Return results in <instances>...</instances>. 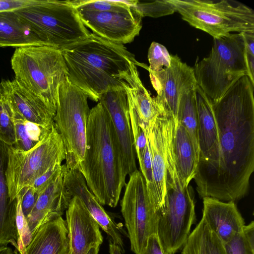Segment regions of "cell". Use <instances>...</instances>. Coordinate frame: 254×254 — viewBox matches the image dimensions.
Here are the masks:
<instances>
[{"label": "cell", "instance_id": "1", "mask_svg": "<svg viewBox=\"0 0 254 254\" xmlns=\"http://www.w3.org/2000/svg\"><path fill=\"white\" fill-rule=\"evenodd\" d=\"M254 84L245 75L213 103L218 130L215 169L199 195L238 201L248 192L254 170Z\"/></svg>", "mask_w": 254, "mask_h": 254}, {"label": "cell", "instance_id": "2", "mask_svg": "<svg viewBox=\"0 0 254 254\" xmlns=\"http://www.w3.org/2000/svg\"><path fill=\"white\" fill-rule=\"evenodd\" d=\"M61 51L69 81L95 102L108 90L124 87L123 76L131 63L139 64L123 44L93 33Z\"/></svg>", "mask_w": 254, "mask_h": 254}, {"label": "cell", "instance_id": "3", "mask_svg": "<svg viewBox=\"0 0 254 254\" xmlns=\"http://www.w3.org/2000/svg\"><path fill=\"white\" fill-rule=\"evenodd\" d=\"M78 170L102 205H118L127 175L110 116L100 102L90 111L86 149Z\"/></svg>", "mask_w": 254, "mask_h": 254}, {"label": "cell", "instance_id": "4", "mask_svg": "<svg viewBox=\"0 0 254 254\" xmlns=\"http://www.w3.org/2000/svg\"><path fill=\"white\" fill-rule=\"evenodd\" d=\"M195 220L193 196L189 187L181 185L171 141L167 152L166 193L157 220V234L167 254H175L183 248Z\"/></svg>", "mask_w": 254, "mask_h": 254}, {"label": "cell", "instance_id": "5", "mask_svg": "<svg viewBox=\"0 0 254 254\" xmlns=\"http://www.w3.org/2000/svg\"><path fill=\"white\" fill-rule=\"evenodd\" d=\"M10 62L15 78L56 114L59 86L67 76L61 50L47 46L17 48Z\"/></svg>", "mask_w": 254, "mask_h": 254}, {"label": "cell", "instance_id": "6", "mask_svg": "<svg viewBox=\"0 0 254 254\" xmlns=\"http://www.w3.org/2000/svg\"><path fill=\"white\" fill-rule=\"evenodd\" d=\"M193 69L197 85L213 102L218 100L248 74L243 33L214 39L209 55L196 63Z\"/></svg>", "mask_w": 254, "mask_h": 254}, {"label": "cell", "instance_id": "7", "mask_svg": "<svg viewBox=\"0 0 254 254\" xmlns=\"http://www.w3.org/2000/svg\"><path fill=\"white\" fill-rule=\"evenodd\" d=\"M14 12L47 46L61 50L91 34L70 0H39Z\"/></svg>", "mask_w": 254, "mask_h": 254}, {"label": "cell", "instance_id": "8", "mask_svg": "<svg viewBox=\"0 0 254 254\" xmlns=\"http://www.w3.org/2000/svg\"><path fill=\"white\" fill-rule=\"evenodd\" d=\"M173 10L213 39L231 32H254V11L234 0H166Z\"/></svg>", "mask_w": 254, "mask_h": 254}, {"label": "cell", "instance_id": "9", "mask_svg": "<svg viewBox=\"0 0 254 254\" xmlns=\"http://www.w3.org/2000/svg\"><path fill=\"white\" fill-rule=\"evenodd\" d=\"M88 98L67 76L59 86L54 122L64 146L67 169L78 170L84 158L90 111Z\"/></svg>", "mask_w": 254, "mask_h": 254}, {"label": "cell", "instance_id": "10", "mask_svg": "<svg viewBox=\"0 0 254 254\" xmlns=\"http://www.w3.org/2000/svg\"><path fill=\"white\" fill-rule=\"evenodd\" d=\"M65 160L62 138L54 125L48 133L33 148L23 151L8 146L5 176L9 195L13 200L25 187L49 169Z\"/></svg>", "mask_w": 254, "mask_h": 254}, {"label": "cell", "instance_id": "11", "mask_svg": "<svg viewBox=\"0 0 254 254\" xmlns=\"http://www.w3.org/2000/svg\"><path fill=\"white\" fill-rule=\"evenodd\" d=\"M129 176L121 202V212L130 249L135 254H140L148 237L157 233V211L149 198L141 173L136 169Z\"/></svg>", "mask_w": 254, "mask_h": 254}, {"label": "cell", "instance_id": "12", "mask_svg": "<svg viewBox=\"0 0 254 254\" xmlns=\"http://www.w3.org/2000/svg\"><path fill=\"white\" fill-rule=\"evenodd\" d=\"M125 0L120 6L109 10L96 11L74 7L79 17L93 33L105 40L121 44L133 41L142 27L140 14Z\"/></svg>", "mask_w": 254, "mask_h": 254}, {"label": "cell", "instance_id": "13", "mask_svg": "<svg viewBox=\"0 0 254 254\" xmlns=\"http://www.w3.org/2000/svg\"><path fill=\"white\" fill-rule=\"evenodd\" d=\"M177 120L162 105L153 122L145 129L150 152L157 211L163 205L166 193L167 152Z\"/></svg>", "mask_w": 254, "mask_h": 254}, {"label": "cell", "instance_id": "14", "mask_svg": "<svg viewBox=\"0 0 254 254\" xmlns=\"http://www.w3.org/2000/svg\"><path fill=\"white\" fill-rule=\"evenodd\" d=\"M148 71L157 94L156 98L177 120L181 97L197 86L193 68L182 62L178 56L171 55L169 67L158 72Z\"/></svg>", "mask_w": 254, "mask_h": 254}, {"label": "cell", "instance_id": "15", "mask_svg": "<svg viewBox=\"0 0 254 254\" xmlns=\"http://www.w3.org/2000/svg\"><path fill=\"white\" fill-rule=\"evenodd\" d=\"M99 102L107 110L119 144L125 170L130 175L137 169L136 152L127 93L124 87L108 90Z\"/></svg>", "mask_w": 254, "mask_h": 254}, {"label": "cell", "instance_id": "16", "mask_svg": "<svg viewBox=\"0 0 254 254\" xmlns=\"http://www.w3.org/2000/svg\"><path fill=\"white\" fill-rule=\"evenodd\" d=\"M65 221L70 254H87L92 247L102 244L100 227L79 197L71 198Z\"/></svg>", "mask_w": 254, "mask_h": 254}, {"label": "cell", "instance_id": "17", "mask_svg": "<svg viewBox=\"0 0 254 254\" xmlns=\"http://www.w3.org/2000/svg\"><path fill=\"white\" fill-rule=\"evenodd\" d=\"M0 88L12 111L13 116L50 128L54 125L55 113L19 81L2 79Z\"/></svg>", "mask_w": 254, "mask_h": 254}, {"label": "cell", "instance_id": "18", "mask_svg": "<svg viewBox=\"0 0 254 254\" xmlns=\"http://www.w3.org/2000/svg\"><path fill=\"white\" fill-rule=\"evenodd\" d=\"M65 165L60 172L40 192L36 204L26 219L31 238L42 224L62 216L68 208L72 196L64 182Z\"/></svg>", "mask_w": 254, "mask_h": 254}, {"label": "cell", "instance_id": "19", "mask_svg": "<svg viewBox=\"0 0 254 254\" xmlns=\"http://www.w3.org/2000/svg\"><path fill=\"white\" fill-rule=\"evenodd\" d=\"M64 182L72 196L80 198L100 228L110 237L112 243L119 246L124 253L122 233L118 225L90 190L81 172L77 169L66 168Z\"/></svg>", "mask_w": 254, "mask_h": 254}, {"label": "cell", "instance_id": "20", "mask_svg": "<svg viewBox=\"0 0 254 254\" xmlns=\"http://www.w3.org/2000/svg\"><path fill=\"white\" fill-rule=\"evenodd\" d=\"M203 214L209 229L223 243L241 232L245 225L235 202L222 201L214 198H203Z\"/></svg>", "mask_w": 254, "mask_h": 254}, {"label": "cell", "instance_id": "21", "mask_svg": "<svg viewBox=\"0 0 254 254\" xmlns=\"http://www.w3.org/2000/svg\"><path fill=\"white\" fill-rule=\"evenodd\" d=\"M8 161V145L0 141V246L10 244L18 251L17 213L20 195L11 200L5 172Z\"/></svg>", "mask_w": 254, "mask_h": 254}, {"label": "cell", "instance_id": "22", "mask_svg": "<svg viewBox=\"0 0 254 254\" xmlns=\"http://www.w3.org/2000/svg\"><path fill=\"white\" fill-rule=\"evenodd\" d=\"M136 65L131 63L129 70L123 76V85L127 93L129 112L135 115L147 127L160 113L162 105L143 85Z\"/></svg>", "mask_w": 254, "mask_h": 254}, {"label": "cell", "instance_id": "23", "mask_svg": "<svg viewBox=\"0 0 254 254\" xmlns=\"http://www.w3.org/2000/svg\"><path fill=\"white\" fill-rule=\"evenodd\" d=\"M68 231L62 216L41 225L19 254H67L69 252Z\"/></svg>", "mask_w": 254, "mask_h": 254}, {"label": "cell", "instance_id": "24", "mask_svg": "<svg viewBox=\"0 0 254 254\" xmlns=\"http://www.w3.org/2000/svg\"><path fill=\"white\" fill-rule=\"evenodd\" d=\"M173 152L181 185L186 188L195 176L198 158L188 131L178 121L173 139Z\"/></svg>", "mask_w": 254, "mask_h": 254}, {"label": "cell", "instance_id": "25", "mask_svg": "<svg viewBox=\"0 0 254 254\" xmlns=\"http://www.w3.org/2000/svg\"><path fill=\"white\" fill-rule=\"evenodd\" d=\"M45 46L14 11L0 12V47Z\"/></svg>", "mask_w": 254, "mask_h": 254}, {"label": "cell", "instance_id": "26", "mask_svg": "<svg viewBox=\"0 0 254 254\" xmlns=\"http://www.w3.org/2000/svg\"><path fill=\"white\" fill-rule=\"evenodd\" d=\"M195 88L185 93L181 97L178 109L177 121L188 131L199 159L198 115Z\"/></svg>", "mask_w": 254, "mask_h": 254}, {"label": "cell", "instance_id": "27", "mask_svg": "<svg viewBox=\"0 0 254 254\" xmlns=\"http://www.w3.org/2000/svg\"><path fill=\"white\" fill-rule=\"evenodd\" d=\"M16 149L27 151L35 147L50 131L45 127L13 116Z\"/></svg>", "mask_w": 254, "mask_h": 254}, {"label": "cell", "instance_id": "28", "mask_svg": "<svg viewBox=\"0 0 254 254\" xmlns=\"http://www.w3.org/2000/svg\"><path fill=\"white\" fill-rule=\"evenodd\" d=\"M225 254H254V222L245 225L243 231L223 243Z\"/></svg>", "mask_w": 254, "mask_h": 254}, {"label": "cell", "instance_id": "29", "mask_svg": "<svg viewBox=\"0 0 254 254\" xmlns=\"http://www.w3.org/2000/svg\"><path fill=\"white\" fill-rule=\"evenodd\" d=\"M0 141L8 146L14 145L15 129L12 111L0 88Z\"/></svg>", "mask_w": 254, "mask_h": 254}, {"label": "cell", "instance_id": "30", "mask_svg": "<svg viewBox=\"0 0 254 254\" xmlns=\"http://www.w3.org/2000/svg\"><path fill=\"white\" fill-rule=\"evenodd\" d=\"M206 223L202 217L195 229L190 233L183 247L182 254H206L205 232Z\"/></svg>", "mask_w": 254, "mask_h": 254}, {"label": "cell", "instance_id": "31", "mask_svg": "<svg viewBox=\"0 0 254 254\" xmlns=\"http://www.w3.org/2000/svg\"><path fill=\"white\" fill-rule=\"evenodd\" d=\"M147 57L149 66L144 65L143 67L148 70L158 72L170 65L171 55L164 46L157 42L151 43Z\"/></svg>", "mask_w": 254, "mask_h": 254}, {"label": "cell", "instance_id": "32", "mask_svg": "<svg viewBox=\"0 0 254 254\" xmlns=\"http://www.w3.org/2000/svg\"><path fill=\"white\" fill-rule=\"evenodd\" d=\"M143 17H158L173 13L174 11L166 0L142 2L133 0L131 5Z\"/></svg>", "mask_w": 254, "mask_h": 254}, {"label": "cell", "instance_id": "33", "mask_svg": "<svg viewBox=\"0 0 254 254\" xmlns=\"http://www.w3.org/2000/svg\"><path fill=\"white\" fill-rule=\"evenodd\" d=\"M137 158L139 164L140 172L142 174L145 181L148 195L155 210L157 211L155 206V196L153 183L152 164L148 143L143 154Z\"/></svg>", "mask_w": 254, "mask_h": 254}, {"label": "cell", "instance_id": "34", "mask_svg": "<svg viewBox=\"0 0 254 254\" xmlns=\"http://www.w3.org/2000/svg\"><path fill=\"white\" fill-rule=\"evenodd\" d=\"M21 194V207L23 215L26 220L34 208L40 192L32 186L25 187L19 192Z\"/></svg>", "mask_w": 254, "mask_h": 254}, {"label": "cell", "instance_id": "35", "mask_svg": "<svg viewBox=\"0 0 254 254\" xmlns=\"http://www.w3.org/2000/svg\"><path fill=\"white\" fill-rule=\"evenodd\" d=\"M205 249L206 254H225L222 242L209 229L207 223L205 232Z\"/></svg>", "mask_w": 254, "mask_h": 254}, {"label": "cell", "instance_id": "36", "mask_svg": "<svg viewBox=\"0 0 254 254\" xmlns=\"http://www.w3.org/2000/svg\"><path fill=\"white\" fill-rule=\"evenodd\" d=\"M39 0H0V12L15 11L33 5Z\"/></svg>", "mask_w": 254, "mask_h": 254}, {"label": "cell", "instance_id": "37", "mask_svg": "<svg viewBox=\"0 0 254 254\" xmlns=\"http://www.w3.org/2000/svg\"><path fill=\"white\" fill-rule=\"evenodd\" d=\"M140 254H167L157 233L150 235L146 245Z\"/></svg>", "mask_w": 254, "mask_h": 254}, {"label": "cell", "instance_id": "38", "mask_svg": "<svg viewBox=\"0 0 254 254\" xmlns=\"http://www.w3.org/2000/svg\"><path fill=\"white\" fill-rule=\"evenodd\" d=\"M109 253L110 254H123L121 249L113 244L111 240L109 244Z\"/></svg>", "mask_w": 254, "mask_h": 254}, {"label": "cell", "instance_id": "39", "mask_svg": "<svg viewBox=\"0 0 254 254\" xmlns=\"http://www.w3.org/2000/svg\"><path fill=\"white\" fill-rule=\"evenodd\" d=\"M12 251L10 247L0 246V254H12Z\"/></svg>", "mask_w": 254, "mask_h": 254}, {"label": "cell", "instance_id": "40", "mask_svg": "<svg viewBox=\"0 0 254 254\" xmlns=\"http://www.w3.org/2000/svg\"><path fill=\"white\" fill-rule=\"evenodd\" d=\"M100 247H92L88 252L87 254H98L99 250Z\"/></svg>", "mask_w": 254, "mask_h": 254}, {"label": "cell", "instance_id": "41", "mask_svg": "<svg viewBox=\"0 0 254 254\" xmlns=\"http://www.w3.org/2000/svg\"><path fill=\"white\" fill-rule=\"evenodd\" d=\"M12 254H19V252L16 249L12 252Z\"/></svg>", "mask_w": 254, "mask_h": 254}, {"label": "cell", "instance_id": "42", "mask_svg": "<svg viewBox=\"0 0 254 254\" xmlns=\"http://www.w3.org/2000/svg\"><path fill=\"white\" fill-rule=\"evenodd\" d=\"M67 254H70V252H69Z\"/></svg>", "mask_w": 254, "mask_h": 254}]
</instances>
